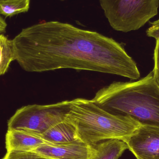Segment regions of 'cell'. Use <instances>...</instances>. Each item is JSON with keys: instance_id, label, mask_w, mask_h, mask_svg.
I'll return each mask as SVG.
<instances>
[{"instance_id": "15", "label": "cell", "mask_w": 159, "mask_h": 159, "mask_svg": "<svg viewBox=\"0 0 159 159\" xmlns=\"http://www.w3.org/2000/svg\"><path fill=\"white\" fill-rule=\"evenodd\" d=\"M147 34L149 37H153L159 40V18L151 23V26L147 30Z\"/></svg>"}, {"instance_id": "3", "label": "cell", "mask_w": 159, "mask_h": 159, "mask_svg": "<svg viewBox=\"0 0 159 159\" xmlns=\"http://www.w3.org/2000/svg\"><path fill=\"white\" fill-rule=\"evenodd\" d=\"M65 120L75 127L78 139L92 146L112 139L125 143L142 125L131 116L112 114L84 98L71 100Z\"/></svg>"}, {"instance_id": "2", "label": "cell", "mask_w": 159, "mask_h": 159, "mask_svg": "<svg viewBox=\"0 0 159 159\" xmlns=\"http://www.w3.org/2000/svg\"><path fill=\"white\" fill-rule=\"evenodd\" d=\"M92 101L112 114L159 127V89L152 71L137 81L113 82L99 90Z\"/></svg>"}, {"instance_id": "7", "label": "cell", "mask_w": 159, "mask_h": 159, "mask_svg": "<svg viewBox=\"0 0 159 159\" xmlns=\"http://www.w3.org/2000/svg\"><path fill=\"white\" fill-rule=\"evenodd\" d=\"M31 152L46 159H94L96 149L77 140L60 144H45Z\"/></svg>"}, {"instance_id": "8", "label": "cell", "mask_w": 159, "mask_h": 159, "mask_svg": "<svg viewBox=\"0 0 159 159\" xmlns=\"http://www.w3.org/2000/svg\"><path fill=\"white\" fill-rule=\"evenodd\" d=\"M49 144L37 134L17 130H7L6 134L7 151L31 152L35 148Z\"/></svg>"}, {"instance_id": "5", "label": "cell", "mask_w": 159, "mask_h": 159, "mask_svg": "<svg viewBox=\"0 0 159 159\" xmlns=\"http://www.w3.org/2000/svg\"><path fill=\"white\" fill-rule=\"evenodd\" d=\"M71 103L62 101L49 105H29L18 109L7 122V130L41 134L65 120Z\"/></svg>"}, {"instance_id": "16", "label": "cell", "mask_w": 159, "mask_h": 159, "mask_svg": "<svg viewBox=\"0 0 159 159\" xmlns=\"http://www.w3.org/2000/svg\"><path fill=\"white\" fill-rule=\"evenodd\" d=\"M7 26V24L4 20L2 17L0 16V33H2L5 32Z\"/></svg>"}, {"instance_id": "13", "label": "cell", "mask_w": 159, "mask_h": 159, "mask_svg": "<svg viewBox=\"0 0 159 159\" xmlns=\"http://www.w3.org/2000/svg\"><path fill=\"white\" fill-rule=\"evenodd\" d=\"M2 159H46L33 152L11 151L7 152Z\"/></svg>"}, {"instance_id": "10", "label": "cell", "mask_w": 159, "mask_h": 159, "mask_svg": "<svg viewBox=\"0 0 159 159\" xmlns=\"http://www.w3.org/2000/svg\"><path fill=\"white\" fill-rule=\"evenodd\" d=\"M94 146L96 149L94 159H118L128 149L126 143L117 139L103 141Z\"/></svg>"}, {"instance_id": "18", "label": "cell", "mask_w": 159, "mask_h": 159, "mask_svg": "<svg viewBox=\"0 0 159 159\" xmlns=\"http://www.w3.org/2000/svg\"><path fill=\"white\" fill-rule=\"evenodd\" d=\"M60 1H64V0H60Z\"/></svg>"}, {"instance_id": "17", "label": "cell", "mask_w": 159, "mask_h": 159, "mask_svg": "<svg viewBox=\"0 0 159 159\" xmlns=\"http://www.w3.org/2000/svg\"><path fill=\"white\" fill-rule=\"evenodd\" d=\"M4 1V0H0V1Z\"/></svg>"}, {"instance_id": "12", "label": "cell", "mask_w": 159, "mask_h": 159, "mask_svg": "<svg viewBox=\"0 0 159 159\" xmlns=\"http://www.w3.org/2000/svg\"><path fill=\"white\" fill-rule=\"evenodd\" d=\"M30 0H4L0 1V14L11 17L27 12L30 8Z\"/></svg>"}, {"instance_id": "6", "label": "cell", "mask_w": 159, "mask_h": 159, "mask_svg": "<svg viewBox=\"0 0 159 159\" xmlns=\"http://www.w3.org/2000/svg\"><path fill=\"white\" fill-rule=\"evenodd\" d=\"M137 159H159V127L143 124L125 142Z\"/></svg>"}, {"instance_id": "9", "label": "cell", "mask_w": 159, "mask_h": 159, "mask_svg": "<svg viewBox=\"0 0 159 159\" xmlns=\"http://www.w3.org/2000/svg\"><path fill=\"white\" fill-rule=\"evenodd\" d=\"M37 135L48 143H64L79 140L75 127L65 120L45 132Z\"/></svg>"}, {"instance_id": "11", "label": "cell", "mask_w": 159, "mask_h": 159, "mask_svg": "<svg viewBox=\"0 0 159 159\" xmlns=\"http://www.w3.org/2000/svg\"><path fill=\"white\" fill-rule=\"evenodd\" d=\"M15 60L12 40L0 34V75L7 71L9 65Z\"/></svg>"}, {"instance_id": "14", "label": "cell", "mask_w": 159, "mask_h": 159, "mask_svg": "<svg viewBox=\"0 0 159 159\" xmlns=\"http://www.w3.org/2000/svg\"><path fill=\"white\" fill-rule=\"evenodd\" d=\"M154 68L152 71L154 81L159 89V40H156L154 54Z\"/></svg>"}, {"instance_id": "1", "label": "cell", "mask_w": 159, "mask_h": 159, "mask_svg": "<svg viewBox=\"0 0 159 159\" xmlns=\"http://www.w3.org/2000/svg\"><path fill=\"white\" fill-rule=\"evenodd\" d=\"M15 60L29 72L73 69L138 80L135 61L112 38L50 21L23 29L12 40Z\"/></svg>"}, {"instance_id": "4", "label": "cell", "mask_w": 159, "mask_h": 159, "mask_svg": "<svg viewBox=\"0 0 159 159\" xmlns=\"http://www.w3.org/2000/svg\"><path fill=\"white\" fill-rule=\"evenodd\" d=\"M110 26L115 30H136L157 16L159 0H99Z\"/></svg>"}]
</instances>
